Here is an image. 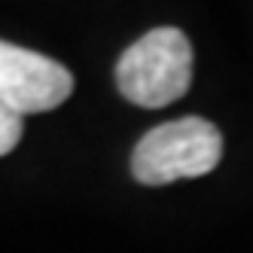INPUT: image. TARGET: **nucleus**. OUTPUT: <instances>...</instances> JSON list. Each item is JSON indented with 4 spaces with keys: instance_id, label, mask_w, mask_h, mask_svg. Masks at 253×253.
<instances>
[{
    "instance_id": "obj_1",
    "label": "nucleus",
    "mask_w": 253,
    "mask_h": 253,
    "mask_svg": "<svg viewBox=\"0 0 253 253\" xmlns=\"http://www.w3.org/2000/svg\"><path fill=\"white\" fill-rule=\"evenodd\" d=\"M116 85L125 101L159 110L180 101L192 85V43L177 28H153L122 52Z\"/></svg>"
},
{
    "instance_id": "obj_2",
    "label": "nucleus",
    "mask_w": 253,
    "mask_h": 253,
    "mask_svg": "<svg viewBox=\"0 0 253 253\" xmlns=\"http://www.w3.org/2000/svg\"><path fill=\"white\" fill-rule=\"evenodd\" d=\"M223 159V134L202 116L174 119L147 131L131 156V174L143 186H165L183 177H205Z\"/></svg>"
},
{
    "instance_id": "obj_3",
    "label": "nucleus",
    "mask_w": 253,
    "mask_h": 253,
    "mask_svg": "<svg viewBox=\"0 0 253 253\" xmlns=\"http://www.w3.org/2000/svg\"><path fill=\"white\" fill-rule=\"evenodd\" d=\"M74 92V74L55 58L0 40V104L19 116L61 107Z\"/></svg>"
},
{
    "instance_id": "obj_4",
    "label": "nucleus",
    "mask_w": 253,
    "mask_h": 253,
    "mask_svg": "<svg viewBox=\"0 0 253 253\" xmlns=\"http://www.w3.org/2000/svg\"><path fill=\"white\" fill-rule=\"evenodd\" d=\"M22 134H25V116L12 113L9 107L0 104V156H6L19 147Z\"/></svg>"
}]
</instances>
